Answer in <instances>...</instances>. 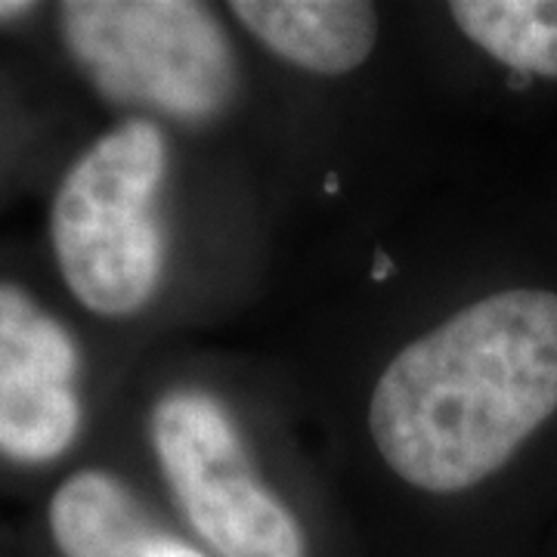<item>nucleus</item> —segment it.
I'll return each mask as SVG.
<instances>
[{
  "label": "nucleus",
  "mask_w": 557,
  "mask_h": 557,
  "mask_svg": "<svg viewBox=\"0 0 557 557\" xmlns=\"http://www.w3.org/2000/svg\"><path fill=\"white\" fill-rule=\"evenodd\" d=\"M557 412V292L505 288L443 319L384 366L369 431L412 490L493 478Z\"/></svg>",
  "instance_id": "nucleus-1"
},
{
  "label": "nucleus",
  "mask_w": 557,
  "mask_h": 557,
  "mask_svg": "<svg viewBox=\"0 0 557 557\" xmlns=\"http://www.w3.org/2000/svg\"><path fill=\"white\" fill-rule=\"evenodd\" d=\"M168 139L149 119H127L94 139L60 180L50 239L69 292L90 313L134 317L164 273L159 193Z\"/></svg>",
  "instance_id": "nucleus-2"
},
{
  "label": "nucleus",
  "mask_w": 557,
  "mask_h": 557,
  "mask_svg": "<svg viewBox=\"0 0 557 557\" xmlns=\"http://www.w3.org/2000/svg\"><path fill=\"white\" fill-rule=\"evenodd\" d=\"M60 20L72 60L109 102L183 124L214 121L233 102V44L205 3L72 0Z\"/></svg>",
  "instance_id": "nucleus-3"
},
{
  "label": "nucleus",
  "mask_w": 557,
  "mask_h": 557,
  "mask_svg": "<svg viewBox=\"0 0 557 557\" xmlns=\"http://www.w3.org/2000/svg\"><path fill=\"white\" fill-rule=\"evenodd\" d=\"M149 437L168 490L208 555L307 557L304 527L255 474L236 421L211 394H164Z\"/></svg>",
  "instance_id": "nucleus-4"
},
{
  "label": "nucleus",
  "mask_w": 557,
  "mask_h": 557,
  "mask_svg": "<svg viewBox=\"0 0 557 557\" xmlns=\"http://www.w3.org/2000/svg\"><path fill=\"white\" fill-rule=\"evenodd\" d=\"M81 350L28 292L0 282V456L47 465L81 431Z\"/></svg>",
  "instance_id": "nucleus-5"
},
{
  "label": "nucleus",
  "mask_w": 557,
  "mask_h": 557,
  "mask_svg": "<svg viewBox=\"0 0 557 557\" xmlns=\"http://www.w3.org/2000/svg\"><path fill=\"white\" fill-rule=\"evenodd\" d=\"M47 523L62 557H211L149 518L119 478L97 468L62 480Z\"/></svg>",
  "instance_id": "nucleus-6"
},
{
  "label": "nucleus",
  "mask_w": 557,
  "mask_h": 557,
  "mask_svg": "<svg viewBox=\"0 0 557 557\" xmlns=\"http://www.w3.org/2000/svg\"><path fill=\"white\" fill-rule=\"evenodd\" d=\"M230 13L273 57L322 78L357 72L379 40V13L359 0H233Z\"/></svg>",
  "instance_id": "nucleus-7"
},
{
  "label": "nucleus",
  "mask_w": 557,
  "mask_h": 557,
  "mask_svg": "<svg viewBox=\"0 0 557 557\" xmlns=\"http://www.w3.org/2000/svg\"><path fill=\"white\" fill-rule=\"evenodd\" d=\"M449 16L511 72L557 81V0H456Z\"/></svg>",
  "instance_id": "nucleus-8"
},
{
  "label": "nucleus",
  "mask_w": 557,
  "mask_h": 557,
  "mask_svg": "<svg viewBox=\"0 0 557 557\" xmlns=\"http://www.w3.org/2000/svg\"><path fill=\"white\" fill-rule=\"evenodd\" d=\"M32 10H35V3H25V0H0V22L22 20Z\"/></svg>",
  "instance_id": "nucleus-9"
}]
</instances>
